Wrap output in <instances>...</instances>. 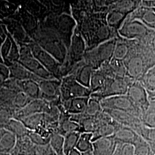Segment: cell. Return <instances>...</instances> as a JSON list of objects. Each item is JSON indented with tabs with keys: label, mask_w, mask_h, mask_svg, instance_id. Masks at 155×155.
<instances>
[{
	"label": "cell",
	"mask_w": 155,
	"mask_h": 155,
	"mask_svg": "<svg viewBox=\"0 0 155 155\" xmlns=\"http://www.w3.org/2000/svg\"><path fill=\"white\" fill-rule=\"evenodd\" d=\"M129 54L124 61L127 76L140 81L155 65V55L150 45L138 40H130Z\"/></svg>",
	"instance_id": "1"
},
{
	"label": "cell",
	"mask_w": 155,
	"mask_h": 155,
	"mask_svg": "<svg viewBox=\"0 0 155 155\" xmlns=\"http://www.w3.org/2000/svg\"><path fill=\"white\" fill-rule=\"evenodd\" d=\"M118 32L124 39L138 40L150 45L155 35V31L137 19L126 20L122 27L119 29Z\"/></svg>",
	"instance_id": "2"
},
{
	"label": "cell",
	"mask_w": 155,
	"mask_h": 155,
	"mask_svg": "<svg viewBox=\"0 0 155 155\" xmlns=\"http://www.w3.org/2000/svg\"><path fill=\"white\" fill-rule=\"evenodd\" d=\"M117 39H111L100 44L95 48L85 52L83 60L95 70L110 61L113 58Z\"/></svg>",
	"instance_id": "3"
},
{
	"label": "cell",
	"mask_w": 155,
	"mask_h": 155,
	"mask_svg": "<svg viewBox=\"0 0 155 155\" xmlns=\"http://www.w3.org/2000/svg\"><path fill=\"white\" fill-rule=\"evenodd\" d=\"M134 81L128 77L107 78L104 85L98 91L91 94L90 97L100 100L117 95H126L130 85Z\"/></svg>",
	"instance_id": "4"
},
{
	"label": "cell",
	"mask_w": 155,
	"mask_h": 155,
	"mask_svg": "<svg viewBox=\"0 0 155 155\" xmlns=\"http://www.w3.org/2000/svg\"><path fill=\"white\" fill-rule=\"evenodd\" d=\"M61 102L79 97H90L91 92L89 88L77 82L73 75L64 78L61 83Z\"/></svg>",
	"instance_id": "5"
},
{
	"label": "cell",
	"mask_w": 155,
	"mask_h": 155,
	"mask_svg": "<svg viewBox=\"0 0 155 155\" xmlns=\"http://www.w3.org/2000/svg\"><path fill=\"white\" fill-rule=\"evenodd\" d=\"M100 102L103 109L126 112L140 118L142 116L141 111L134 105L127 94L107 98L101 100Z\"/></svg>",
	"instance_id": "6"
},
{
	"label": "cell",
	"mask_w": 155,
	"mask_h": 155,
	"mask_svg": "<svg viewBox=\"0 0 155 155\" xmlns=\"http://www.w3.org/2000/svg\"><path fill=\"white\" fill-rule=\"evenodd\" d=\"M104 111L117 123L120 125L132 129L140 136L144 126L141 118L132 114L110 109H103Z\"/></svg>",
	"instance_id": "7"
},
{
	"label": "cell",
	"mask_w": 155,
	"mask_h": 155,
	"mask_svg": "<svg viewBox=\"0 0 155 155\" xmlns=\"http://www.w3.org/2000/svg\"><path fill=\"white\" fill-rule=\"evenodd\" d=\"M20 64L27 69L31 70L35 75L40 78L42 80L54 79V75L48 71L36 59L32 56L29 51L24 48L21 52Z\"/></svg>",
	"instance_id": "8"
},
{
	"label": "cell",
	"mask_w": 155,
	"mask_h": 155,
	"mask_svg": "<svg viewBox=\"0 0 155 155\" xmlns=\"http://www.w3.org/2000/svg\"><path fill=\"white\" fill-rule=\"evenodd\" d=\"M127 95L141 111L143 116L150 104L148 92L143 84L139 81H134L130 85Z\"/></svg>",
	"instance_id": "9"
},
{
	"label": "cell",
	"mask_w": 155,
	"mask_h": 155,
	"mask_svg": "<svg viewBox=\"0 0 155 155\" xmlns=\"http://www.w3.org/2000/svg\"><path fill=\"white\" fill-rule=\"evenodd\" d=\"M61 83L55 79L41 80L39 84L40 91V99L58 105L61 104V103H59V102H61Z\"/></svg>",
	"instance_id": "10"
},
{
	"label": "cell",
	"mask_w": 155,
	"mask_h": 155,
	"mask_svg": "<svg viewBox=\"0 0 155 155\" xmlns=\"http://www.w3.org/2000/svg\"><path fill=\"white\" fill-rule=\"evenodd\" d=\"M52 104L41 99L33 100L22 109L14 111L13 118L21 120L27 117L36 114L50 112Z\"/></svg>",
	"instance_id": "11"
},
{
	"label": "cell",
	"mask_w": 155,
	"mask_h": 155,
	"mask_svg": "<svg viewBox=\"0 0 155 155\" xmlns=\"http://www.w3.org/2000/svg\"><path fill=\"white\" fill-rule=\"evenodd\" d=\"M117 144L113 136L98 139L93 142V155H113Z\"/></svg>",
	"instance_id": "12"
},
{
	"label": "cell",
	"mask_w": 155,
	"mask_h": 155,
	"mask_svg": "<svg viewBox=\"0 0 155 155\" xmlns=\"http://www.w3.org/2000/svg\"><path fill=\"white\" fill-rule=\"evenodd\" d=\"M33 56L51 74L55 73L58 68L59 63L55 58L47 51L38 45H35L32 49Z\"/></svg>",
	"instance_id": "13"
},
{
	"label": "cell",
	"mask_w": 155,
	"mask_h": 155,
	"mask_svg": "<svg viewBox=\"0 0 155 155\" xmlns=\"http://www.w3.org/2000/svg\"><path fill=\"white\" fill-rule=\"evenodd\" d=\"M113 136L117 144H130L133 146L141 137L132 129L122 126L118 123Z\"/></svg>",
	"instance_id": "14"
},
{
	"label": "cell",
	"mask_w": 155,
	"mask_h": 155,
	"mask_svg": "<svg viewBox=\"0 0 155 155\" xmlns=\"http://www.w3.org/2000/svg\"><path fill=\"white\" fill-rule=\"evenodd\" d=\"M90 97L72 98L61 102L63 110L70 115L83 114L86 109Z\"/></svg>",
	"instance_id": "15"
},
{
	"label": "cell",
	"mask_w": 155,
	"mask_h": 155,
	"mask_svg": "<svg viewBox=\"0 0 155 155\" xmlns=\"http://www.w3.org/2000/svg\"><path fill=\"white\" fill-rule=\"evenodd\" d=\"M70 53L71 57L74 61L83 60L85 54V43L79 31L75 32L72 38Z\"/></svg>",
	"instance_id": "16"
},
{
	"label": "cell",
	"mask_w": 155,
	"mask_h": 155,
	"mask_svg": "<svg viewBox=\"0 0 155 155\" xmlns=\"http://www.w3.org/2000/svg\"><path fill=\"white\" fill-rule=\"evenodd\" d=\"M17 140L14 134L4 127H0V153H11L16 145Z\"/></svg>",
	"instance_id": "17"
},
{
	"label": "cell",
	"mask_w": 155,
	"mask_h": 155,
	"mask_svg": "<svg viewBox=\"0 0 155 155\" xmlns=\"http://www.w3.org/2000/svg\"><path fill=\"white\" fill-rule=\"evenodd\" d=\"M11 155H38L36 146L31 142L27 136L17 140L16 145L11 153Z\"/></svg>",
	"instance_id": "18"
},
{
	"label": "cell",
	"mask_w": 155,
	"mask_h": 155,
	"mask_svg": "<svg viewBox=\"0 0 155 155\" xmlns=\"http://www.w3.org/2000/svg\"><path fill=\"white\" fill-rule=\"evenodd\" d=\"M95 70L93 67L84 63L79 66L73 76L80 84L84 87L90 88L91 76Z\"/></svg>",
	"instance_id": "19"
},
{
	"label": "cell",
	"mask_w": 155,
	"mask_h": 155,
	"mask_svg": "<svg viewBox=\"0 0 155 155\" xmlns=\"http://www.w3.org/2000/svg\"><path fill=\"white\" fill-rule=\"evenodd\" d=\"M4 128L14 134L17 138H21L28 136L29 130L20 120L12 118L4 127Z\"/></svg>",
	"instance_id": "20"
},
{
	"label": "cell",
	"mask_w": 155,
	"mask_h": 155,
	"mask_svg": "<svg viewBox=\"0 0 155 155\" xmlns=\"http://www.w3.org/2000/svg\"><path fill=\"white\" fill-rule=\"evenodd\" d=\"M127 39H122L120 40L117 39L115 50L113 55V59L118 61H124L129 54L131 46V41L127 42Z\"/></svg>",
	"instance_id": "21"
},
{
	"label": "cell",
	"mask_w": 155,
	"mask_h": 155,
	"mask_svg": "<svg viewBox=\"0 0 155 155\" xmlns=\"http://www.w3.org/2000/svg\"><path fill=\"white\" fill-rule=\"evenodd\" d=\"M107 78L101 68H98L94 71L91 76L89 88L91 92V94L101 89V87L105 83Z\"/></svg>",
	"instance_id": "22"
},
{
	"label": "cell",
	"mask_w": 155,
	"mask_h": 155,
	"mask_svg": "<svg viewBox=\"0 0 155 155\" xmlns=\"http://www.w3.org/2000/svg\"><path fill=\"white\" fill-rule=\"evenodd\" d=\"M76 149L81 153L92 152L93 134L86 132L81 133L78 141Z\"/></svg>",
	"instance_id": "23"
},
{
	"label": "cell",
	"mask_w": 155,
	"mask_h": 155,
	"mask_svg": "<svg viewBox=\"0 0 155 155\" xmlns=\"http://www.w3.org/2000/svg\"><path fill=\"white\" fill-rule=\"evenodd\" d=\"M80 132H75L67 133L64 136L63 152L64 155H68L71 151L76 149Z\"/></svg>",
	"instance_id": "24"
},
{
	"label": "cell",
	"mask_w": 155,
	"mask_h": 155,
	"mask_svg": "<svg viewBox=\"0 0 155 155\" xmlns=\"http://www.w3.org/2000/svg\"><path fill=\"white\" fill-rule=\"evenodd\" d=\"M126 17V13L114 10L111 11L107 15L106 18V22L107 25L111 28L120 29V25L125 20Z\"/></svg>",
	"instance_id": "25"
},
{
	"label": "cell",
	"mask_w": 155,
	"mask_h": 155,
	"mask_svg": "<svg viewBox=\"0 0 155 155\" xmlns=\"http://www.w3.org/2000/svg\"><path fill=\"white\" fill-rule=\"evenodd\" d=\"M22 89L24 93L27 94L32 100L40 99V91L39 84L32 80L24 81L22 83Z\"/></svg>",
	"instance_id": "26"
},
{
	"label": "cell",
	"mask_w": 155,
	"mask_h": 155,
	"mask_svg": "<svg viewBox=\"0 0 155 155\" xmlns=\"http://www.w3.org/2000/svg\"><path fill=\"white\" fill-rule=\"evenodd\" d=\"M141 120L146 127H155V101H150L149 107L141 116Z\"/></svg>",
	"instance_id": "27"
},
{
	"label": "cell",
	"mask_w": 155,
	"mask_h": 155,
	"mask_svg": "<svg viewBox=\"0 0 155 155\" xmlns=\"http://www.w3.org/2000/svg\"><path fill=\"white\" fill-rule=\"evenodd\" d=\"M103 111V108L99 100L90 97L86 109L83 113L84 116L95 117Z\"/></svg>",
	"instance_id": "28"
},
{
	"label": "cell",
	"mask_w": 155,
	"mask_h": 155,
	"mask_svg": "<svg viewBox=\"0 0 155 155\" xmlns=\"http://www.w3.org/2000/svg\"><path fill=\"white\" fill-rule=\"evenodd\" d=\"M139 81L147 91H155V65L150 69Z\"/></svg>",
	"instance_id": "29"
},
{
	"label": "cell",
	"mask_w": 155,
	"mask_h": 155,
	"mask_svg": "<svg viewBox=\"0 0 155 155\" xmlns=\"http://www.w3.org/2000/svg\"><path fill=\"white\" fill-rule=\"evenodd\" d=\"M133 155H153L150 144L141 137L133 145Z\"/></svg>",
	"instance_id": "30"
},
{
	"label": "cell",
	"mask_w": 155,
	"mask_h": 155,
	"mask_svg": "<svg viewBox=\"0 0 155 155\" xmlns=\"http://www.w3.org/2000/svg\"><path fill=\"white\" fill-rule=\"evenodd\" d=\"M50 144L57 155H64L63 152L64 136L59 133H55L51 136Z\"/></svg>",
	"instance_id": "31"
},
{
	"label": "cell",
	"mask_w": 155,
	"mask_h": 155,
	"mask_svg": "<svg viewBox=\"0 0 155 155\" xmlns=\"http://www.w3.org/2000/svg\"><path fill=\"white\" fill-rule=\"evenodd\" d=\"M28 70L21 64H14L11 68L12 74L14 77L24 81L30 80V73Z\"/></svg>",
	"instance_id": "32"
},
{
	"label": "cell",
	"mask_w": 155,
	"mask_h": 155,
	"mask_svg": "<svg viewBox=\"0 0 155 155\" xmlns=\"http://www.w3.org/2000/svg\"><path fill=\"white\" fill-rule=\"evenodd\" d=\"M27 136L31 142L36 146L45 145L50 143V139L45 138L41 135L32 131L29 130Z\"/></svg>",
	"instance_id": "33"
},
{
	"label": "cell",
	"mask_w": 155,
	"mask_h": 155,
	"mask_svg": "<svg viewBox=\"0 0 155 155\" xmlns=\"http://www.w3.org/2000/svg\"><path fill=\"white\" fill-rule=\"evenodd\" d=\"M134 147L132 145L118 144L113 155H133Z\"/></svg>",
	"instance_id": "34"
},
{
	"label": "cell",
	"mask_w": 155,
	"mask_h": 155,
	"mask_svg": "<svg viewBox=\"0 0 155 155\" xmlns=\"http://www.w3.org/2000/svg\"><path fill=\"white\" fill-rule=\"evenodd\" d=\"M140 136L148 142L155 143V127L150 128L145 126L140 134Z\"/></svg>",
	"instance_id": "35"
},
{
	"label": "cell",
	"mask_w": 155,
	"mask_h": 155,
	"mask_svg": "<svg viewBox=\"0 0 155 155\" xmlns=\"http://www.w3.org/2000/svg\"><path fill=\"white\" fill-rule=\"evenodd\" d=\"M36 151L38 155H57L50 144L36 146Z\"/></svg>",
	"instance_id": "36"
},
{
	"label": "cell",
	"mask_w": 155,
	"mask_h": 155,
	"mask_svg": "<svg viewBox=\"0 0 155 155\" xmlns=\"http://www.w3.org/2000/svg\"><path fill=\"white\" fill-rule=\"evenodd\" d=\"M141 6L150 8H155V1H141Z\"/></svg>",
	"instance_id": "37"
},
{
	"label": "cell",
	"mask_w": 155,
	"mask_h": 155,
	"mask_svg": "<svg viewBox=\"0 0 155 155\" xmlns=\"http://www.w3.org/2000/svg\"><path fill=\"white\" fill-rule=\"evenodd\" d=\"M148 94V97L150 101H155V91H147Z\"/></svg>",
	"instance_id": "38"
},
{
	"label": "cell",
	"mask_w": 155,
	"mask_h": 155,
	"mask_svg": "<svg viewBox=\"0 0 155 155\" xmlns=\"http://www.w3.org/2000/svg\"><path fill=\"white\" fill-rule=\"evenodd\" d=\"M150 46L152 50L153 51V53L155 55V36L153 37V38L151 42H150Z\"/></svg>",
	"instance_id": "39"
},
{
	"label": "cell",
	"mask_w": 155,
	"mask_h": 155,
	"mask_svg": "<svg viewBox=\"0 0 155 155\" xmlns=\"http://www.w3.org/2000/svg\"><path fill=\"white\" fill-rule=\"evenodd\" d=\"M68 155H82V153H81L77 149H74L72 151L70 152Z\"/></svg>",
	"instance_id": "40"
},
{
	"label": "cell",
	"mask_w": 155,
	"mask_h": 155,
	"mask_svg": "<svg viewBox=\"0 0 155 155\" xmlns=\"http://www.w3.org/2000/svg\"><path fill=\"white\" fill-rule=\"evenodd\" d=\"M148 143L150 144V146L151 147L152 150L153 152V155H155V143H150L148 142Z\"/></svg>",
	"instance_id": "41"
},
{
	"label": "cell",
	"mask_w": 155,
	"mask_h": 155,
	"mask_svg": "<svg viewBox=\"0 0 155 155\" xmlns=\"http://www.w3.org/2000/svg\"><path fill=\"white\" fill-rule=\"evenodd\" d=\"M148 27H149V28H150L151 29H152V30H153V31H155V24H150V25H147Z\"/></svg>",
	"instance_id": "42"
},
{
	"label": "cell",
	"mask_w": 155,
	"mask_h": 155,
	"mask_svg": "<svg viewBox=\"0 0 155 155\" xmlns=\"http://www.w3.org/2000/svg\"><path fill=\"white\" fill-rule=\"evenodd\" d=\"M82 155H93L92 152H84V153H82Z\"/></svg>",
	"instance_id": "43"
},
{
	"label": "cell",
	"mask_w": 155,
	"mask_h": 155,
	"mask_svg": "<svg viewBox=\"0 0 155 155\" xmlns=\"http://www.w3.org/2000/svg\"><path fill=\"white\" fill-rule=\"evenodd\" d=\"M0 155H11V154L7 153H0Z\"/></svg>",
	"instance_id": "44"
},
{
	"label": "cell",
	"mask_w": 155,
	"mask_h": 155,
	"mask_svg": "<svg viewBox=\"0 0 155 155\" xmlns=\"http://www.w3.org/2000/svg\"><path fill=\"white\" fill-rule=\"evenodd\" d=\"M152 10L153 11L155 12V8H152Z\"/></svg>",
	"instance_id": "45"
}]
</instances>
